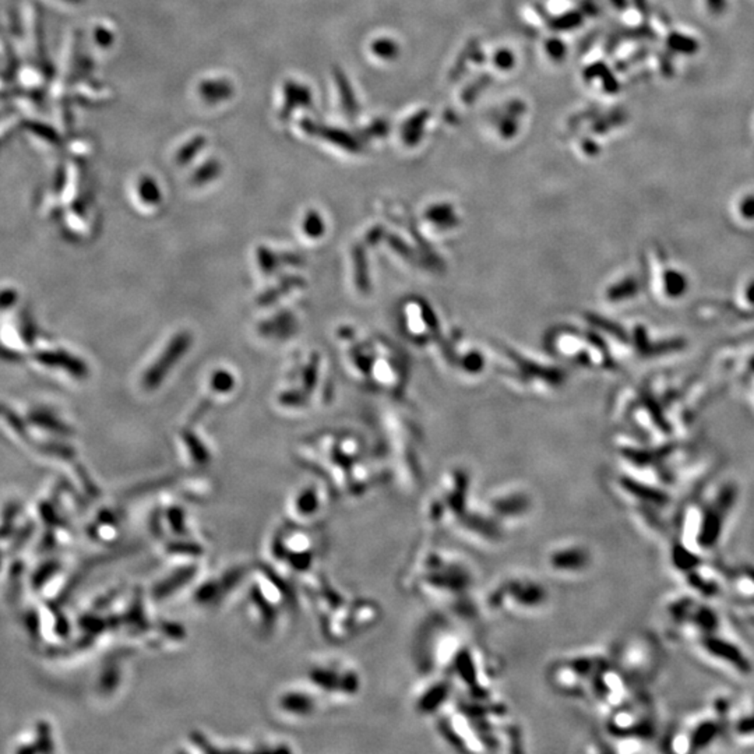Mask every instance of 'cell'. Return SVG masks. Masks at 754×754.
Listing matches in <instances>:
<instances>
[{
  "label": "cell",
  "mask_w": 754,
  "mask_h": 754,
  "mask_svg": "<svg viewBox=\"0 0 754 754\" xmlns=\"http://www.w3.org/2000/svg\"><path fill=\"white\" fill-rule=\"evenodd\" d=\"M546 603L543 585L530 577H507L491 589L486 605L491 611L505 615H524L538 611Z\"/></svg>",
  "instance_id": "1"
},
{
  "label": "cell",
  "mask_w": 754,
  "mask_h": 754,
  "mask_svg": "<svg viewBox=\"0 0 754 754\" xmlns=\"http://www.w3.org/2000/svg\"><path fill=\"white\" fill-rule=\"evenodd\" d=\"M546 566L552 573L574 575L587 570L589 552L575 542H562L550 548L546 555Z\"/></svg>",
  "instance_id": "2"
},
{
  "label": "cell",
  "mask_w": 754,
  "mask_h": 754,
  "mask_svg": "<svg viewBox=\"0 0 754 754\" xmlns=\"http://www.w3.org/2000/svg\"><path fill=\"white\" fill-rule=\"evenodd\" d=\"M232 88L231 85L227 83V81H221V80H214V81H207L203 84L202 87V95L207 99V101H221V99H225L229 97Z\"/></svg>",
  "instance_id": "3"
},
{
  "label": "cell",
  "mask_w": 754,
  "mask_h": 754,
  "mask_svg": "<svg viewBox=\"0 0 754 754\" xmlns=\"http://www.w3.org/2000/svg\"><path fill=\"white\" fill-rule=\"evenodd\" d=\"M708 19H721L729 12V0H698Z\"/></svg>",
  "instance_id": "4"
},
{
  "label": "cell",
  "mask_w": 754,
  "mask_h": 754,
  "mask_svg": "<svg viewBox=\"0 0 754 754\" xmlns=\"http://www.w3.org/2000/svg\"><path fill=\"white\" fill-rule=\"evenodd\" d=\"M741 207H743V214L744 215H754V197L746 199L743 202Z\"/></svg>",
  "instance_id": "5"
}]
</instances>
